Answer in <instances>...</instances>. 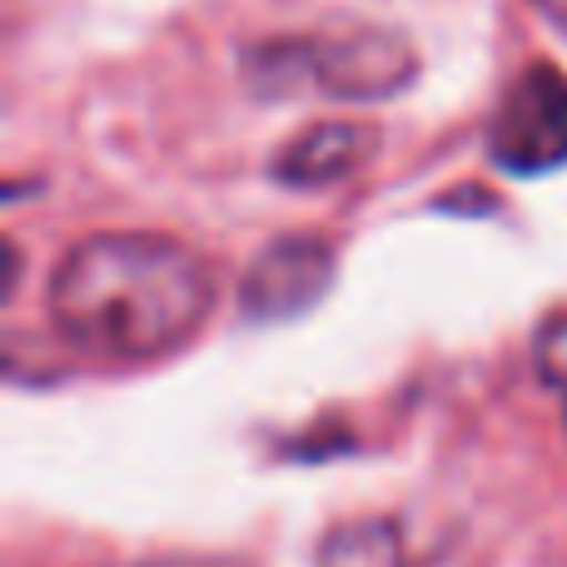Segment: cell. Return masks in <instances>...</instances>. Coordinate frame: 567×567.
Segmentation results:
<instances>
[{
    "label": "cell",
    "mask_w": 567,
    "mask_h": 567,
    "mask_svg": "<svg viewBox=\"0 0 567 567\" xmlns=\"http://www.w3.org/2000/svg\"><path fill=\"white\" fill-rule=\"evenodd\" d=\"M319 567H403V533L393 518H353L329 528L313 553Z\"/></svg>",
    "instance_id": "8992f818"
},
{
    "label": "cell",
    "mask_w": 567,
    "mask_h": 567,
    "mask_svg": "<svg viewBox=\"0 0 567 567\" xmlns=\"http://www.w3.org/2000/svg\"><path fill=\"white\" fill-rule=\"evenodd\" d=\"M259 95H289L319 85L333 100H389L413 85L419 55L393 30H353L339 40H269L245 55Z\"/></svg>",
    "instance_id": "7a4b0ae2"
},
{
    "label": "cell",
    "mask_w": 567,
    "mask_h": 567,
    "mask_svg": "<svg viewBox=\"0 0 567 567\" xmlns=\"http://www.w3.org/2000/svg\"><path fill=\"white\" fill-rule=\"evenodd\" d=\"M488 155L508 175H548L567 165V75L558 65H528L493 110Z\"/></svg>",
    "instance_id": "3957f363"
},
{
    "label": "cell",
    "mask_w": 567,
    "mask_h": 567,
    "mask_svg": "<svg viewBox=\"0 0 567 567\" xmlns=\"http://www.w3.org/2000/svg\"><path fill=\"white\" fill-rule=\"evenodd\" d=\"M215 303L209 265L169 235H90L50 275V319L100 359H159Z\"/></svg>",
    "instance_id": "6da1fadb"
},
{
    "label": "cell",
    "mask_w": 567,
    "mask_h": 567,
    "mask_svg": "<svg viewBox=\"0 0 567 567\" xmlns=\"http://www.w3.org/2000/svg\"><path fill=\"white\" fill-rule=\"evenodd\" d=\"M533 363H538V379L567 399V309L543 319L538 339H533Z\"/></svg>",
    "instance_id": "52a82bcc"
},
{
    "label": "cell",
    "mask_w": 567,
    "mask_h": 567,
    "mask_svg": "<svg viewBox=\"0 0 567 567\" xmlns=\"http://www.w3.org/2000/svg\"><path fill=\"white\" fill-rule=\"evenodd\" d=\"M373 145H379V130L353 125V120H323V125L303 130L279 150L275 175L293 189H319L369 165Z\"/></svg>",
    "instance_id": "5b68a950"
},
{
    "label": "cell",
    "mask_w": 567,
    "mask_h": 567,
    "mask_svg": "<svg viewBox=\"0 0 567 567\" xmlns=\"http://www.w3.org/2000/svg\"><path fill=\"white\" fill-rule=\"evenodd\" d=\"M159 567H209V563H159Z\"/></svg>",
    "instance_id": "ba28073f"
},
{
    "label": "cell",
    "mask_w": 567,
    "mask_h": 567,
    "mask_svg": "<svg viewBox=\"0 0 567 567\" xmlns=\"http://www.w3.org/2000/svg\"><path fill=\"white\" fill-rule=\"evenodd\" d=\"M329 284H333V249L313 235H284L259 249V259L239 284V303H245L249 319L284 323L309 313L329 293Z\"/></svg>",
    "instance_id": "277c9868"
}]
</instances>
